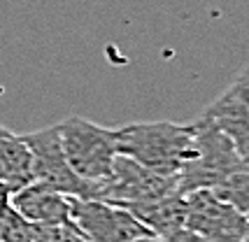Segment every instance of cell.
<instances>
[{"instance_id": "6da1fadb", "label": "cell", "mask_w": 249, "mask_h": 242, "mask_svg": "<svg viewBox=\"0 0 249 242\" xmlns=\"http://www.w3.org/2000/svg\"><path fill=\"white\" fill-rule=\"evenodd\" d=\"M117 152L161 175L177 177L194 142V121H142L114 128Z\"/></svg>"}, {"instance_id": "7a4b0ae2", "label": "cell", "mask_w": 249, "mask_h": 242, "mask_svg": "<svg viewBox=\"0 0 249 242\" xmlns=\"http://www.w3.org/2000/svg\"><path fill=\"white\" fill-rule=\"evenodd\" d=\"M245 168L249 165L238 152V147L203 114L194 121L191 152L177 175L179 191L189 193L196 189H214Z\"/></svg>"}, {"instance_id": "3957f363", "label": "cell", "mask_w": 249, "mask_h": 242, "mask_svg": "<svg viewBox=\"0 0 249 242\" xmlns=\"http://www.w3.org/2000/svg\"><path fill=\"white\" fill-rule=\"evenodd\" d=\"M56 126L68 163L79 179L91 184V198H93V189L109 177L114 158L119 156L114 128H105L79 114H72Z\"/></svg>"}, {"instance_id": "277c9868", "label": "cell", "mask_w": 249, "mask_h": 242, "mask_svg": "<svg viewBox=\"0 0 249 242\" xmlns=\"http://www.w3.org/2000/svg\"><path fill=\"white\" fill-rule=\"evenodd\" d=\"M175 191H179L177 177L154 173L138 161L119 154L114 158L109 177L93 189V198L121 205V207H135V205L165 198Z\"/></svg>"}, {"instance_id": "5b68a950", "label": "cell", "mask_w": 249, "mask_h": 242, "mask_svg": "<svg viewBox=\"0 0 249 242\" xmlns=\"http://www.w3.org/2000/svg\"><path fill=\"white\" fill-rule=\"evenodd\" d=\"M70 221L87 242H128L154 235L128 207L98 198H72Z\"/></svg>"}, {"instance_id": "8992f818", "label": "cell", "mask_w": 249, "mask_h": 242, "mask_svg": "<svg viewBox=\"0 0 249 242\" xmlns=\"http://www.w3.org/2000/svg\"><path fill=\"white\" fill-rule=\"evenodd\" d=\"M23 140L33 156V179L35 182H42L72 198H91V184L79 179L65 158L58 126L23 133Z\"/></svg>"}, {"instance_id": "52a82bcc", "label": "cell", "mask_w": 249, "mask_h": 242, "mask_svg": "<svg viewBox=\"0 0 249 242\" xmlns=\"http://www.w3.org/2000/svg\"><path fill=\"white\" fill-rule=\"evenodd\" d=\"M186 196V228L210 242H245L249 219L219 198L212 189H196Z\"/></svg>"}, {"instance_id": "ba28073f", "label": "cell", "mask_w": 249, "mask_h": 242, "mask_svg": "<svg viewBox=\"0 0 249 242\" xmlns=\"http://www.w3.org/2000/svg\"><path fill=\"white\" fill-rule=\"evenodd\" d=\"M221 133H226L231 142L238 147L242 158H249V68H245L231 86L210 103L205 112Z\"/></svg>"}, {"instance_id": "9c48e42d", "label": "cell", "mask_w": 249, "mask_h": 242, "mask_svg": "<svg viewBox=\"0 0 249 242\" xmlns=\"http://www.w3.org/2000/svg\"><path fill=\"white\" fill-rule=\"evenodd\" d=\"M12 207L23 219L44 226H61L70 224L72 217V196H65L42 182H31L17 189L12 196Z\"/></svg>"}, {"instance_id": "30bf717a", "label": "cell", "mask_w": 249, "mask_h": 242, "mask_svg": "<svg viewBox=\"0 0 249 242\" xmlns=\"http://www.w3.org/2000/svg\"><path fill=\"white\" fill-rule=\"evenodd\" d=\"M128 209L156 238L170 235V233L186 226V196L182 191H175L165 198L152 200V203H144V205H135V207Z\"/></svg>"}, {"instance_id": "8fae6325", "label": "cell", "mask_w": 249, "mask_h": 242, "mask_svg": "<svg viewBox=\"0 0 249 242\" xmlns=\"http://www.w3.org/2000/svg\"><path fill=\"white\" fill-rule=\"evenodd\" d=\"M0 163L5 168L14 191L35 182L33 179V156L23 135H17L2 123H0Z\"/></svg>"}, {"instance_id": "7c38bea8", "label": "cell", "mask_w": 249, "mask_h": 242, "mask_svg": "<svg viewBox=\"0 0 249 242\" xmlns=\"http://www.w3.org/2000/svg\"><path fill=\"white\" fill-rule=\"evenodd\" d=\"M52 228L23 219L14 207L0 212V242H49Z\"/></svg>"}, {"instance_id": "4fadbf2b", "label": "cell", "mask_w": 249, "mask_h": 242, "mask_svg": "<svg viewBox=\"0 0 249 242\" xmlns=\"http://www.w3.org/2000/svg\"><path fill=\"white\" fill-rule=\"evenodd\" d=\"M219 198H224L228 205L238 209L242 217L249 219V168L245 170H238L235 175H231L219 187L212 189Z\"/></svg>"}, {"instance_id": "5bb4252c", "label": "cell", "mask_w": 249, "mask_h": 242, "mask_svg": "<svg viewBox=\"0 0 249 242\" xmlns=\"http://www.w3.org/2000/svg\"><path fill=\"white\" fill-rule=\"evenodd\" d=\"M49 242H87V238L77 231L75 226H72V221H70V224L54 226V228H52V238H49Z\"/></svg>"}, {"instance_id": "9a60e30c", "label": "cell", "mask_w": 249, "mask_h": 242, "mask_svg": "<svg viewBox=\"0 0 249 242\" xmlns=\"http://www.w3.org/2000/svg\"><path fill=\"white\" fill-rule=\"evenodd\" d=\"M159 242H210L205 240L203 235H198L196 231H191V228H179V231L170 233V235H163V238H159Z\"/></svg>"}, {"instance_id": "2e32d148", "label": "cell", "mask_w": 249, "mask_h": 242, "mask_svg": "<svg viewBox=\"0 0 249 242\" xmlns=\"http://www.w3.org/2000/svg\"><path fill=\"white\" fill-rule=\"evenodd\" d=\"M12 196H14V187L7 179H0V212L12 207Z\"/></svg>"}, {"instance_id": "e0dca14e", "label": "cell", "mask_w": 249, "mask_h": 242, "mask_svg": "<svg viewBox=\"0 0 249 242\" xmlns=\"http://www.w3.org/2000/svg\"><path fill=\"white\" fill-rule=\"evenodd\" d=\"M128 242H159L156 235H144V238H135V240H128Z\"/></svg>"}, {"instance_id": "ac0fdd59", "label": "cell", "mask_w": 249, "mask_h": 242, "mask_svg": "<svg viewBox=\"0 0 249 242\" xmlns=\"http://www.w3.org/2000/svg\"><path fill=\"white\" fill-rule=\"evenodd\" d=\"M0 179H7V173H5V168H2V163H0ZM10 182V179H7Z\"/></svg>"}, {"instance_id": "d6986e66", "label": "cell", "mask_w": 249, "mask_h": 242, "mask_svg": "<svg viewBox=\"0 0 249 242\" xmlns=\"http://www.w3.org/2000/svg\"><path fill=\"white\" fill-rule=\"evenodd\" d=\"M245 242H249V224H247V235H245Z\"/></svg>"}, {"instance_id": "ffe728a7", "label": "cell", "mask_w": 249, "mask_h": 242, "mask_svg": "<svg viewBox=\"0 0 249 242\" xmlns=\"http://www.w3.org/2000/svg\"><path fill=\"white\" fill-rule=\"evenodd\" d=\"M247 165H249V158H247Z\"/></svg>"}]
</instances>
